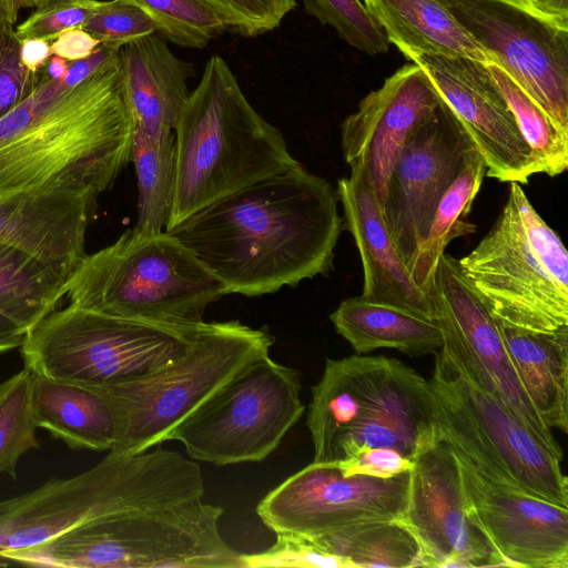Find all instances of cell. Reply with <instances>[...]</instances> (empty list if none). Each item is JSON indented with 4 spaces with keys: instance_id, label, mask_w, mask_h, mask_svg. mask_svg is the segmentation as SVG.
<instances>
[{
    "instance_id": "8",
    "label": "cell",
    "mask_w": 568,
    "mask_h": 568,
    "mask_svg": "<svg viewBox=\"0 0 568 568\" xmlns=\"http://www.w3.org/2000/svg\"><path fill=\"white\" fill-rule=\"evenodd\" d=\"M428 399L435 440L459 450L484 475L527 495L568 507L562 458L505 404L483 389L443 344Z\"/></svg>"
},
{
    "instance_id": "12",
    "label": "cell",
    "mask_w": 568,
    "mask_h": 568,
    "mask_svg": "<svg viewBox=\"0 0 568 568\" xmlns=\"http://www.w3.org/2000/svg\"><path fill=\"white\" fill-rule=\"evenodd\" d=\"M548 115L568 131V30L521 0H438Z\"/></svg>"
},
{
    "instance_id": "27",
    "label": "cell",
    "mask_w": 568,
    "mask_h": 568,
    "mask_svg": "<svg viewBox=\"0 0 568 568\" xmlns=\"http://www.w3.org/2000/svg\"><path fill=\"white\" fill-rule=\"evenodd\" d=\"M329 320L357 354L394 348L416 357L436 354L444 344L436 322L361 296L341 302Z\"/></svg>"
},
{
    "instance_id": "22",
    "label": "cell",
    "mask_w": 568,
    "mask_h": 568,
    "mask_svg": "<svg viewBox=\"0 0 568 568\" xmlns=\"http://www.w3.org/2000/svg\"><path fill=\"white\" fill-rule=\"evenodd\" d=\"M336 194L343 206L345 229L352 234L362 261L361 297L434 321L430 300L413 281L374 195L353 176L338 180Z\"/></svg>"
},
{
    "instance_id": "37",
    "label": "cell",
    "mask_w": 568,
    "mask_h": 568,
    "mask_svg": "<svg viewBox=\"0 0 568 568\" xmlns=\"http://www.w3.org/2000/svg\"><path fill=\"white\" fill-rule=\"evenodd\" d=\"M18 12L12 10L0 21V119L29 97L41 79V70L31 72L21 61L14 28Z\"/></svg>"
},
{
    "instance_id": "4",
    "label": "cell",
    "mask_w": 568,
    "mask_h": 568,
    "mask_svg": "<svg viewBox=\"0 0 568 568\" xmlns=\"http://www.w3.org/2000/svg\"><path fill=\"white\" fill-rule=\"evenodd\" d=\"M175 186L165 231L201 207L300 162L212 55L174 126Z\"/></svg>"
},
{
    "instance_id": "45",
    "label": "cell",
    "mask_w": 568,
    "mask_h": 568,
    "mask_svg": "<svg viewBox=\"0 0 568 568\" xmlns=\"http://www.w3.org/2000/svg\"><path fill=\"white\" fill-rule=\"evenodd\" d=\"M26 334L17 322L0 313V353L20 347Z\"/></svg>"
},
{
    "instance_id": "43",
    "label": "cell",
    "mask_w": 568,
    "mask_h": 568,
    "mask_svg": "<svg viewBox=\"0 0 568 568\" xmlns=\"http://www.w3.org/2000/svg\"><path fill=\"white\" fill-rule=\"evenodd\" d=\"M530 10L554 23L568 30V0H521Z\"/></svg>"
},
{
    "instance_id": "32",
    "label": "cell",
    "mask_w": 568,
    "mask_h": 568,
    "mask_svg": "<svg viewBox=\"0 0 568 568\" xmlns=\"http://www.w3.org/2000/svg\"><path fill=\"white\" fill-rule=\"evenodd\" d=\"M532 151L539 173L556 176L568 166V131L558 125L507 72L484 63Z\"/></svg>"
},
{
    "instance_id": "2",
    "label": "cell",
    "mask_w": 568,
    "mask_h": 568,
    "mask_svg": "<svg viewBox=\"0 0 568 568\" xmlns=\"http://www.w3.org/2000/svg\"><path fill=\"white\" fill-rule=\"evenodd\" d=\"M131 136L119 55L72 88L41 69L0 119V193L99 196L130 161Z\"/></svg>"
},
{
    "instance_id": "42",
    "label": "cell",
    "mask_w": 568,
    "mask_h": 568,
    "mask_svg": "<svg viewBox=\"0 0 568 568\" xmlns=\"http://www.w3.org/2000/svg\"><path fill=\"white\" fill-rule=\"evenodd\" d=\"M101 42L88 31L73 28L63 31L50 42V50L67 61L73 62L88 58Z\"/></svg>"
},
{
    "instance_id": "7",
    "label": "cell",
    "mask_w": 568,
    "mask_h": 568,
    "mask_svg": "<svg viewBox=\"0 0 568 568\" xmlns=\"http://www.w3.org/2000/svg\"><path fill=\"white\" fill-rule=\"evenodd\" d=\"M266 327L239 321L205 322L189 348L139 378L91 388L110 407L115 438L110 452L134 455L166 442L172 429L232 377L270 354Z\"/></svg>"
},
{
    "instance_id": "1",
    "label": "cell",
    "mask_w": 568,
    "mask_h": 568,
    "mask_svg": "<svg viewBox=\"0 0 568 568\" xmlns=\"http://www.w3.org/2000/svg\"><path fill=\"white\" fill-rule=\"evenodd\" d=\"M337 194L301 163L230 193L166 230L227 294L260 296L333 268Z\"/></svg>"
},
{
    "instance_id": "24",
    "label": "cell",
    "mask_w": 568,
    "mask_h": 568,
    "mask_svg": "<svg viewBox=\"0 0 568 568\" xmlns=\"http://www.w3.org/2000/svg\"><path fill=\"white\" fill-rule=\"evenodd\" d=\"M364 6L407 60L438 54L495 63L438 0H364Z\"/></svg>"
},
{
    "instance_id": "25",
    "label": "cell",
    "mask_w": 568,
    "mask_h": 568,
    "mask_svg": "<svg viewBox=\"0 0 568 568\" xmlns=\"http://www.w3.org/2000/svg\"><path fill=\"white\" fill-rule=\"evenodd\" d=\"M496 317V316H495ZM521 383L549 428L568 430V325L523 328L496 317Z\"/></svg>"
},
{
    "instance_id": "40",
    "label": "cell",
    "mask_w": 568,
    "mask_h": 568,
    "mask_svg": "<svg viewBox=\"0 0 568 568\" xmlns=\"http://www.w3.org/2000/svg\"><path fill=\"white\" fill-rule=\"evenodd\" d=\"M243 568L253 567H321L351 568L343 559L320 551L305 537L276 535L275 544L265 551L241 554Z\"/></svg>"
},
{
    "instance_id": "20",
    "label": "cell",
    "mask_w": 568,
    "mask_h": 568,
    "mask_svg": "<svg viewBox=\"0 0 568 568\" xmlns=\"http://www.w3.org/2000/svg\"><path fill=\"white\" fill-rule=\"evenodd\" d=\"M448 446L459 464L468 514L508 567L568 568V507L493 480Z\"/></svg>"
},
{
    "instance_id": "16",
    "label": "cell",
    "mask_w": 568,
    "mask_h": 568,
    "mask_svg": "<svg viewBox=\"0 0 568 568\" xmlns=\"http://www.w3.org/2000/svg\"><path fill=\"white\" fill-rule=\"evenodd\" d=\"M148 467L146 452H110L89 470L50 479L30 493L0 501V550L43 542L118 510L138 490Z\"/></svg>"
},
{
    "instance_id": "31",
    "label": "cell",
    "mask_w": 568,
    "mask_h": 568,
    "mask_svg": "<svg viewBox=\"0 0 568 568\" xmlns=\"http://www.w3.org/2000/svg\"><path fill=\"white\" fill-rule=\"evenodd\" d=\"M130 161L138 183V219L133 229L148 233L165 231L175 186L174 132L151 138L132 126Z\"/></svg>"
},
{
    "instance_id": "15",
    "label": "cell",
    "mask_w": 568,
    "mask_h": 568,
    "mask_svg": "<svg viewBox=\"0 0 568 568\" xmlns=\"http://www.w3.org/2000/svg\"><path fill=\"white\" fill-rule=\"evenodd\" d=\"M475 149L440 100L408 136L390 171L382 215L402 260L412 267L442 197Z\"/></svg>"
},
{
    "instance_id": "44",
    "label": "cell",
    "mask_w": 568,
    "mask_h": 568,
    "mask_svg": "<svg viewBox=\"0 0 568 568\" xmlns=\"http://www.w3.org/2000/svg\"><path fill=\"white\" fill-rule=\"evenodd\" d=\"M21 61L31 72L38 73L52 55L50 42L42 39H27L21 41Z\"/></svg>"
},
{
    "instance_id": "19",
    "label": "cell",
    "mask_w": 568,
    "mask_h": 568,
    "mask_svg": "<svg viewBox=\"0 0 568 568\" xmlns=\"http://www.w3.org/2000/svg\"><path fill=\"white\" fill-rule=\"evenodd\" d=\"M412 62L427 73L481 155L485 176L526 184L531 175L539 174L532 151L484 63L438 54L418 55Z\"/></svg>"
},
{
    "instance_id": "29",
    "label": "cell",
    "mask_w": 568,
    "mask_h": 568,
    "mask_svg": "<svg viewBox=\"0 0 568 568\" xmlns=\"http://www.w3.org/2000/svg\"><path fill=\"white\" fill-rule=\"evenodd\" d=\"M305 538L351 568L423 566L419 544L400 520L362 523Z\"/></svg>"
},
{
    "instance_id": "13",
    "label": "cell",
    "mask_w": 568,
    "mask_h": 568,
    "mask_svg": "<svg viewBox=\"0 0 568 568\" xmlns=\"http://www.w3.org/2000/svg\"><path fill=\"white\" fill-rule=\"evenodd\" d=\"M444 344L468 376L511 409L562 458L552 429L528 396L506 348L496 317L465 277L458 260L444 253L427 293Z\"/></svg>"
},
{
    "instance_id": "41",
    "label": "cell",
    "mask_w": 568,
    "mask_h": 568,
    "mask_svg": "<svg viewBox=\"0 0 568 568\" xmlns=\"http://www.w3.org/2000/svg\"><path fill=\"white\" fill-rule=\"evenodd\" d=\"M335 466L344 476L362 474L377 478H390L410 470L414 460L406 458L395 449L366 448Z\"/></svg>"
},
{
    "instance_id": "17",
    "label": "cell",
    "mask_w": 568,
    "mask_h": 568,
    "mask_svg": "<svg viewBox=\"0 0 568 568\" xmlns=\"http://www.w3.org/2000/svg\"><path fill=\"white\" fill-rule=\"evenodd\" d=\"M400 521L419 544L422 567H508L469 516L458 460L444 440L414 458Z\"/></svg>"
},
{
    "instance_id": "6",
    "label": "cell",
    "mask_w": 568,
    "mask_h": 568,
    "mask_svg": "<svg viewBox=\"0 0 568 568\" xmlns=\"http://www.w3.org/2000/svg\"><path fill=\"white\" fill-rule=\"evenodd\" d=\"M67 295L70 304L105 315L197 325L207 306L227 293L175 236L131 229L82 258Z\"/></svg>"
},
{
    "instance_id": "35",
    "label": "cell",
    "mask_w": 568,
    "mask_h": 568,
    "mask_svg": "<svg viewBox=\"0 0 568 568\" xmlns=\"http://www.w3.org/2000/svg\"><path fill=\"white\" fill-rule=\"evenodd\" d=\"M307 14L332 27L351 47L377 55L386 53L388 41L359 0H302Z\"/></svg>"
},
{
    "instance_id": "10",
    "label": "cell",
    "mask_w": 568,
    "mask_h": 568,
    "mask_svg": "<svg viewBox=\"0 0 568 568\" xmlns=\"http://www.w3.org/2000/svg\"><path fill=\"white\" fill-rule=\"evenodd\" d=\"M205 321L176 325L105 315L70 304L24 336L20 353L32 374L78 385H109L168 365L192 344Z\"/></svg>"
},
{
    "instance_id": "28",
    "label": "cell",
    "mask_w": 568,
    "mask_h": 568,
    "mask_svg": "<svg viewBox=\"0 0 568 568\" xmlns=\"http://www.w3.org/2000/svg\"><path fill=\"white\" fill-rule=\"evenodd\" d=\"M70 274L0 241V313L27 333L67 295Z\"/></svg>"
},
{
    "instance_id": "47",
    "label": "cell",
    "mask_w": 568,
    "mask_h": 568,
    "mask_svg": "<svg viewBox=\"0 0 568 568\" xmlns=\"http://www.w3.org/2000/svg\"><path fill=\"white\" fill-rule=\"evenodd\" d=\"M11 562L7 559H4L3 557L0 556V566H8L10 565Z\"/></svg>"
},
{
    "instance_id": "33",
    "label": "cell",
    "mask_w": 568,
    "mask_h": 568,
    "mask_svg": "<svg viewBox=\"0 0 568 568\" xmlns=\"http://www.w3.org/2000/svg\"><path fill=\"white\" fill-rule=\"evenodd\" d=\"M31 387L32 373L27 368L0 384V474L12 479L20 457L39 448Z\"/></svg>"
},
{
    "instance_id": "18",
    "label": "cell",
    "mask_w": 568,
    "mask_h": 568,
    "mask_svg": "<svg viewBox=\"0 0 568 568\" xmlns=\"http://www.w3.org/2000/svg\"><path fill=\"white\" fill-rule=\"evenodd\" d=\"M440 103L429 77L415 62L405 64L369 92L342 123L343 155L351 175L374 195L382 212L388 178L408 136Z\"/></svg>"
},
{
    "instance_id": "5",
    "label": "cell",
    "mask_w": 568,
    "mask_h": 568,
    "mask_svg": "<svg viewBox=\"0 0 568 568\" xmlns=\"http://www.w3.org/2000/svg\"><path fill=\"white\" fill-rule=\"evenodd\" d=\"M311 393L313 463L337 465L366 448L395 449L414 460L436 442L428 382L396 358H326Z\"/></svg>"
},
{
    "instance_id": "23",
    "label": "cell",
    "mask_w": 568,
    "mask_h": 568,
    "mask_svg": "<svg viewBox=\"0 0 568 568\" xmlns=\"http://www.w3.org/2000/svg\"><path fill=\"white\" fill-rule=\"evenodd\" d=\"M119 60L131 125L151 138L174 132L194 65L174 55L156 32L124 44Z\"/></svg>"
},
{
    "instance_id": "38",
    "label": "cell",
    "mask_w": 568,
    "mask_h": 568,
    "mask_svg": "<svg viewBox=\"0 0 568 568\" xmlns=\"http://www.w3.org/2000/svg\"><path fill=\"white\" fill-rule=\"evenodd\" d=\"M27 7L34 11L16 28L17 37L42 39L48 42L60 33L73 28H81L97 9L99 0H26Z\"/></svg>"
},
{
    "instance_id": "34",
    "label": "cell",
    "mask_w": 568,
    "mask_h": 568,
    "mask_svg": "<svg viewBox=\"0 0 568 568\" xmlns=\"http://www.w3.org/2000/svg\"><path fill=\"white\" fill-rule=\"evenodd\" d=\"M142 9L156 32L176 45L204 48L227 30L223 17L203 0H124Z\"/></svg>"
},
{
    "instance_id": "30",
    "label": "cell",
    "mask_w": 568,
    "mask_h": 568,
    "mask_svg": "<svg viewBox=\"0 0 568 568\" xmlns=\"http://www.w3.org/2000/svg\"><path fill=\"white\" fill-rule=\"evenodd\" d=\"M485 175L484 160L473 149L464 169L438 203L427 236L409 268L413 281L426 294L447 245L457 237L476 232V225L468 221V214Z\"/></svg>"
},
{
    "instance_id": "11",
    "label": "cell",
    "mask_w": 568,
    "mask_h": 568,
    "mask_svg": "<svg viewBox=\"0 0 568 568\" xmlns=\"http://www.w3.org/2000/svg\"><path fill=\"white\" fill-rule=\"evenodd\" d=\"M297 369L270 354L247 365L180 422L166 440L196 462L225 466L260 463L305 412Z\"/></svg>"
},
{
    "instance_id": "21",
    "label": "cell",
    "mask_w": 568,
    "mask_h": 568,
    "mask_svg": "<svg viewBox=\"0 0 568 568\" xmlns=\"http://www.w3.org/2000/svg\"><path fill=\"white\" fill-rule=\"evenodd\" d=\"M98 197L90 193H0V241L72 274L87 255Z\"/></svg>"
},
{
    "instance_id": "39",
    "label": "cell",
    "mask_w": 568,
    "mask_h": 568,
    "mask_svg": "<svg viewBox=\"0 0 568 568\" xmlns=\"http://www.w3.org/2000/svg\"><path fill=\"white\" fill-rule=\"evenodd\" d=\"M225 20L227 30L256 37L280 26L295 7V0H203Z\"/></svg>"
},
{
    "instance_id": "26",
    "label": "cell",
    "mask_w": 568,
    "mask_h": 568,
    "mask_svg": "<svg viewBox=\"0 0 568 568\" xmlns=\"http://www.w3.org/2000/svg\"><path fill=\"white\" fill-rule=\"evenodd\" d=\"M31 405L37 427L72 449L111 450L115 438L112 412L87 386L32 374Z\"/></svg>"
},
{
    "instance_id": "14",
    "label": "cell",
    "mask_w": 568,
    "mask_h": 568,
    "mask_svg": "<svg viewBox=\"0 0 568 568\" xmlns=\"http://www.w3.org/2000/svg\"><path fill=\"white\" fill-rule=\"evenodd\" d=\"M410 470L390 478L344 476L335 465L313 463L286 478L256 506L275 535L312 537L346 526L400 520Z\"/></svg>"
},
{
    "instance_id": "46",
    "label": "cell",
    "mask_w": 568,
    "mask_h": 568,
    "mask_svg": "<svg viewBox=\"0 0 568 568\" xmlns=\"http://www.w3.org/2000/svg\"><path fill=\"white\" fill-rule=\"evenodd\" d=\"M69 63L67 60L51 55L44 67L42 68L43 73L51 79H62L68 70Z\"/></svg>"
},
{
    "instance_id": "9",
    "label": "cell",
    "mask_w": 568,
    "mask_h": 568,
    "mask_svg": "<svg viewBox=\"0 0 568 568\" xmlns=\"http://www.w3.org/2000/svg\"><path fill=\"white\" fill-rule=\"evenodd\" d=\"M458 263L496 317L535 331L568 325L567 250L519 183H509L493 226Z\"/></svg>"
},
{
    "instance_id": "3",
    "label": "cell",
    "mask_w": 568,
    "mask_h": 568,
    "mask_svg": "<svg viewBox=\"0 0 568 568\" xmlns=\"http://www.w3.org/2000/svg\"><path fill=\"white\" fill-rule=\"evenodd\" d=\"M204 494L200 464L163 448L118 510L6 557L57 568H243L241 554L221 534L222 507L205 503Z\"/></svg>"
},
{
    "instance_id": "36",
    "label": "cell",
    "mask_w": 568,
    "mask_h": 568,
    "mask_svg": "<svg viewBox=\"0 0 568 568\" xmlns=\"http://www.w3.org/2000/svg\"><path fill=\"white\" fill-rule=\"evenodd\" d=\"M81 29L102 44L121 49L124 44L156 32L155 24L139 7L124 0L100 1Z\"/></svg>"
}]
</instances>
